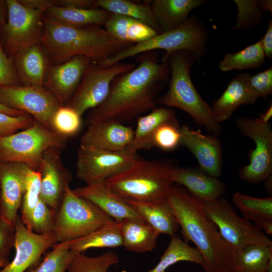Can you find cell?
<instances>
[{
  "mask_svg": "<svg viewBox=\"0 0 272 272\" xmlns=\"http://www.w3.org/2000/svg\"><path fill=\"white\" fill-rule=\"evenodd\" d=\"M144 54L137 66L113 80L104 101L90 110L86 124L109 120L123 123L156 107L157 95L168 79L170 70L165 61H159L156 52Z\"/></svg>",
  "mask_w": 272,
  "mask_h": 272,
  "instance_id": "obj_1",
  "label": "cell"
},
{
  "mask_svg": "<svg viewBox=\"0 0 272 272\" xmlns=\"http://www.w3.org/2000/svg\"><path fill=\"white\" fill-rule=\"evenodd\" d=\"M167 201L186 242L196 246L203 259L204 272H232L236 252L221 235L198 199L186 189L174 186Z\"/></svg>",
  "mask_w": 272,
  "mask_h": 272,
  "instance_id": "obj_2",
  "label": "cell"
},
{
  "mask_svg": "<svg viewBox=\"0 0 272 272\" xmlns=\"http://www.w3.org/2000/svg\"><path fill=\"white\" fill-rule=\"evenodd\" d=\"M41 44L55 64L77 55L101 62L133 45L117 40L100 26H70L45 16Z\"/></svg>",
  "mask_w": 272,
  "mask_h": 272,
  "instance_id": "obj_3",
  "label": "cell"
},
{
  "mask_svg": "<svg viewBox=\"0 0 272 272\" xmlns=\"http://www.w3.org/2000/svg\"><path fill=\"white\" fill-rule=\"evenodd\" d=\"M177 166L173 160H148L137 156L129 166L106 179L105 183L125 200H164L174 186L172 173Z\"/></svg>",
  "mask_w": 272,
  "mask_h": 272,
  "instance_id": "obj_4",
  "label": "cell"
},
{
  "mask_svg": "<svg viewBox=\"0 0 272 272\" xmlns=\"http://www.w3.org/2000/svg\"><path fill=\"white\" fill-rule=\"evenodd\" d=\"M200 58L192 53L179 50L162 58L169 68L171 78L168 90L158 97L157 105L179 108L190 115L197 124L218 136L221 126L215 120L212 107L201 97L191 80L190 71Z\"/></svg>",
  "mask_w": 272,
  "mask_h": 272,
  "instance_id": "obj_5",
  "label": "cell"
},
{
  "mask_svg": "<svg viewBox=\"0 0 272 272\" xmlns=\"http://www.w3.org/2000/svg\"><path fill=\"white\" fill-rule=\"evenodd\" d=\"M209 37L205 25L193 16L178 28L133 44L99 63L103 66L111 65L126 58L158 49L166 51L162 58L179 50L189 51L200 58L206 53V44Z\"/></svg>",
  "mask_w": 272,
  "mask_h": 272,
  "instance_id": "obj_6",
  "label": "cell"
},
{
  "mask_svg": "<svg viewBox=\"0 0 272 272\" xmlns=\"http://www.w3.org/2000/svg\"><path fill=\"white\" fill-rule=\"evenodd\" d=\"M66 138L34 120L25 129L0 137V162L23 163L38 171L44 153L63 148Z\"/></svg>",
  "mask_w": 272,
  "mask_h": 272,
  "instance_id": "obj_7",
  "label": "cell"
},
{
  "mask_svg": "<svg viewBox=\"0 0 272 272\" xmlns=\"http://www.w3.org/2000/svg\"><path fill=\"white\" fill-rule=\"evenodd\" d=\"M113 221L94 203L76 194L69 184L57 211L52 233L56 242H64L86 236Z\"/></svg>",
  "mask_w": 272,
  "mask_h": 272,
  "instance_id": "obj_8",
  "label": "cell"
},
{
  "mask_svg": "<svg viewBox=\"0 0 272 272\" xmlns=\"http://www.w3.org/2000/svg\"><path fill=\"white\" fill-rule=\"evenodd\" d=\"M8 18L0 26V40L9 57L20 50L41 44L45 12L27 7L19 0H7Z\"/></svg>",
  "mask_w": 272,
  "mask_h": 272,
  "instance_id": "obj_9",
  "label": "cell"
},
{
  "mask_svg": "<svg viewBox=\"0 0 272 272\" xmlns=\"http://www.w3.org/2000/svg\"><path fill=\"white\" fill-rule=\"evenodd\" d=\"M199 201L223 238L236 251L252 244L272 245L271 240L265 233L249 221L238 216L226 198L222 197L213 200Z\"/></svg>",
  "mask_w": 272,
  "mask_h": 272,
  "instance_id": "obj_10",
  "label": "cell"
},
{
  "mask_svg": "<svg viewBox=\"0 0 272 272\" xmlns=\"http://www.w3.org/2000/svg\"><path fill=\"white\" fill-rule=\"evenodd\" d=\"M135 66L134 63L121 62L103 66L92 61L67 105L82 116L86 111L96 107L104 101L116 77Z\"/></svg>",
  "mask_w": 272,
  "mask_h": 272,
  "instance_id": "obj_11",
  "label": "cell"
},
{
  "mask_svg": "<svg viewBox=\"0 0 272 272\" xmlns=\"http://www.w3.org/2000/svg\"><path fill=\"white\" fill-rule=\"evenodd\" d=\"M236 125L242 134L252 139L255 149L249 152V163L242 167L239 176L251 184L264 181L272 173V129L259 118L240 117Z\"/></svg>",
  "mask_w": 272,
  "mask_h": 272,
  "instance_id": "obj_12",
  "label": "cell"
},
{
  "mask_svg": "<svg viewBox=\"0 0 272 272\" xmlns=\"http://www.w3.org/2000/svg\"><path fill=\"white\" fill-rule=\"evenodd\" d=\"M0 102L32 116L35 120L52 130L53 116L62 106L44 86L21 85L0 87Z\"/></svg>",
  "mask_w": 272,
  "mask_h": 272,
  "instance_id": "obj_13",
  "label": "cell"
},
{
  "mask_svg": "<svg viewBox=\"0 0 272 272\" xmlns=\"http://www.w3.org/2000/svg\"><path fill=\"white\" fill-rule=\"evenodd\" d=\"M137 157L129 147L110 151L80 144L77 153V177L86 185L106 179L126 168Z\"/></svg>",
  "mask_w": 272,
  "mask_h": 272,
  "instance_id": "obj_14",
  "label": "cell"
},
{
  "mask_svg": "<svg viewBox=\"0 0 272 272\" xmlns=\"http://www.w3.org/2000/svg\"><path fill=\"white\" fill-rule=\"evenodd\" d=\"M15 255L0 272H26L37 265L42 254L56 242L53 233L39 234L28 229L18 215L14 225Z\"/></svg>",
  "mask_w": 272,
  "mask_h": 272,
  "instance_id": "obj_15",
  "label": "cell"
},
{
  "mask_svg": "<svg viewBox=\"0 0 272 272\" xmlns=\"http://www.w3.org/2000/svg\"><path fill=\"white\" fill-rule=\"evenodd\" d=\"M30 168L23 163L0 162V217L14 228Z\"/></svg>",
  "mask_w": 272,
  "mask_h": 272,
  "instance_id": "obj_16",
  "label": "cell"
},
{
  "mask_svg": "<svg viewBox=\"0 0 272 272\" xmlns=\"http://www.w3.org/2000/svg\"><path fill=\"white\" fill-rule=\"evenodd\" d=\"M180 145L188 149L196 158L199 168L219 178L222 174V143L217 136L203 134L186 125L180 127Z\"/></svg>",
  "mask_w": 272,
  "mask_h": 272,
  "instance_id": "obj_17",
  "label": "cell"
},
{
  "mask_svg": "<svg viewBox=\"0 0 272 272\" xmlns=\"http://www.w3.org/2000/svg\"><path fill=\"white\" fill-rule=\"evenodd\" d=\"M59 149L46 150L38 170L41 177L40 198L56 211L62 202L65 187L72 180L71 173L62 164Z\"/></svg>",
  "mask_w": 272,
  "mask_h": 272,
  "instance_id": "obj_18",
  "label": "cell"
},
{
  "mask_svg": "<svg viewBox=\"0 0 272 272\" xmlns=\"http://www.w3.org/2000/svg\"><path fill=\"white\" fill-rule=\"evenodd\" d=\"M92 61L86 56L77 55L62 63L50 66L44 87L56 97L61 105L69 101Z\"/></svg>",
  "mask_w": 272,
  "mask_h": 272,
  "instance_id": "obj_19",
  "label": "cell"
},
{
  "mask_svg": "<svg viewBox=\"0 0 272 272\" xmlns=\"http://www.w3.org/2000/svg\"><path fill=\"white\" fill-rule=\"evenodd\" d=\"M134 130L115 120L88 125L80 139V144L97 149L119 151L129 147L133 138Z\"/></svg>",
  "mask_w": 272,
  "mask_h": 272,
  "instance_id": "obj_20",
  "label": "cell"
},
{
  "mask_svg": "<svg viewBox=\"0 0 272 272\" xmlns=\"http://www.w3.org/2000/svg\"><path fill=\"white\" fill-rule=\"evenodd\" d=\"M73 191L94 203L116 222L129 218L143 220L125 199L106 186L105 181L77 187Z\"/></svg>",
  "mask_w": 272,
  "mask_h": 272,
  "instance_id": "obj_21",
  "label": "cell"
},
{
  "mask_svg": "<svg viewBox=\"0 0 272 272\" xmlns=\"http://www.w3.org/2000/svg\"><path fill=\"white\" fill-rule=\"evenodd\" d=\"M174 183L183 186L199 200L210 201L223 197L226 191L225 184L219 178L213 177L199 168L180 167L173 171Z\"/></svg>",
  "mask_w": 272,
  "mask_h": 272,
  "instance_id": "obj_22",
  "label": "cell"
},
{
  "mask_svg": "<svg viewBox=\"0 0 272 272\" xmlns=\"http://www.w3.org/2000/svg\"><path fill=\"white\" fill-rule=\"evenodd\" d=\"M251 75L242 73L233 78L212 107L215 120L219 124L228 120L243 105L253 104L258 99L251 89L249 80Z\"/></svg>",
  "mask_w": 272,
  "mask_h": 272,
  "instance_id": "obj_23",
  "label": "cell"
},
{
  "mask_svg": "<svg viewBox=\"0 0 272 272\" xmlns=\"http://www.w3.org/2000/svg\"><path fill=\"white\" fill-rule=\"evenodd\" d=\"M13 59L20 85L44 86L50 61L41 44L20 50Z\"/></svg>",
  "mask_w": 272,
  "mask_h": 272,
  "instance_id": "obj_24",
  "label": "cell"
},
{
  "mask_svg": "<svg viewBox=\"0 0 272 272\" xmlns=\"http://www.w3.org/2000/svg\"><path fill=\"white\" fill-rule=\"evenodd\" d=\"M138 215L159 235L170 237L179 228L173 212L166 200L159 201L126 200Z\"/></svg>",
  "mask_w": 272,
  "mask_h": 272,
  "instance_id": "obj_25",
  "label": "cell"
},
{
  "mask_svg": "<svg viewBox=\"0 0 272 272\" xmlns=\"http://www.w3.org/2000/svg\"><path fill=\"white\" fill-rule=\"evenodd\" d=\"M205 2L203 0H153L151 7L161 33L175 29L188 19L192 10Z\"/></svg>",
  "mask_w": 272,
  "mask_h": 272,
  "instance_id": "obj_26",
  "label": "cell"
},
{
  "mask_svg": "<svg viewBox=\"0 0 272 272\" xmlns=\"http://www.w3.org/2000/svg\"><path fill=\"white\" fill-rule=\"evenodd\" d=\"M167 122L178 123V121L175 111L164 106L156 107L148 114L139 117L129 148L137 153L139 150L153 148V137L155 131L161 125Z\"/></svg>",
  "mask_w": 272,
  "mask_h": 272,
  "instance_id": "obj_27",
  "label": "cell"
},
{
  "mask_svg": "<svg viewBox=\"0 0 272 272\" xmlns=\"http://www.w3.org/2000/svg\"><path fill=\"white\" fill-rule=\"evenodd\" d=\"M116 222L122 240V246L126 250L145 253L155 248L159 234L144 220L129 218Z\"/></svg>",
  "mask_w": 272,
  "mask_h": 272,
  "instance_id": "obj_28",
  "label": "cell"
},
{
  "mask_svg": "<svg viewBox=\"0 0 272 272\" xmlns=\"http://www.w3.org/2000/svg\"><path fill=\"white\" fill-rule=\"evenodd\" d=\"M105 30L117 40L132 44L147 40L158 33L145 23L121 15L111 14Z\"/></svg>",
  "mask_w": 272,
  "mask_h": 272,
  "instance_id": "obj_29",
  "label": "cell"
},
{
  "mask_svg": "<svg viewBox=\"0 0 272 272\" xmlns=\"http://www.w3.org/2000/svg\"><path fill=\"white\" fill-rule=\"evenodd\" d=\"M58 243L78 254L93 248L118 247L122 245V240L117 223L113 221L86 236Z\"/></svg>",
  "mask_w": 272,
  "mask_h": 272,
  "instance_id": "obj_30",
  "label": "cell"
},
{
  "mask_svg": "<svg viewBox=\"0 0 272 272\" xmlns=\"http://www.w3.org/2000/svg\"><path fill=\"white\" fill-rule=\"evenodd\" d=\"M111 13L100 8L79 9L54 6L44 16L59 23L73 26H104Z\"/></svg>",
  "mask_w": 272,
  "mask_h": 272,
  "instance_id": "obj_31",
  "label": "cell"
},
{
  "mask_svg": "<svg viewBox=\"0 0 272 272\" xmlns=\"http://www.w3.org/2000/svg\"><path fill=\"white\" fill-rule=\"evenodd\" d=\"M96 6L111 14L121 15L140 21L152 27L158 34L161 33L155 20L150 1L136 3L127 0H96Z\"/></svg>",
  "mask_w": 272,
  "mask_h": 272,
  "instance_id": "obj_32",
  "label": "cell"
},
{
  "mask_svg": "<svg viewBox=\"0 0 272 272\" xmlns=\"http://www.w3.org/2000/svg\"><path fill=\"white\" fill-rule=\"evenodd\" d=\"M170 242L160 257L157 264L147 272H166L174 264L187 261L203 265V259L196 248L189 245L187 242L177 235L170 237Z\"/></svg>",
  "mask_w": 272,
  "mask_h": 272,
  "instance_id": "obj_33",
  "label": "cell"
},
{
  "mask_svg": "<svg viewBox=\"0 0 272 272\" xmlns=\"http://www.w3.org/2000/svg\"><path fill=\"white\" fill-rule=\"evenodd\" d=\"M236 260L232 272H265L272 257V245H248L236 251Z\"/></svg>",
  "mask_w": 272,
  "mask_h": 272,
  "instance_id": "obj_34",
  "label": "cell"
},
{
  "mask_svg": "<svg viewBox=\"0 0 272 272\" xmlns=\"http://www.w3.org/2000/svg\"><path fill=\"white\" fill-rule=\"evenodd\" d=\"M265 57L259 40L239 51L226 53L218 67L223 72L255 69L264 63Z\"/></svg>",
  "mask_w": 272,
  "mask_h": 272,
  "instance_id": "obj_35",
  "label": "cell"
},
{
  "mask_svg": "<svg viewBox=\"0 0 272 272\" xmlns=\"http://www.w3.org/2000/svg\"><path fill=\"white\" fill-rule=\"evenodd\" d=\"M235 207L243 217L255 225L265 219H272V197H255L235 192L232 197Z\"/></svg>",
  "mask_w": 272,
  "mask_h": 272,
  "instance_id": "obj_36",
  "label": "cell"
},
{
  "mask_svg": "<svg viewBox=\"0 0 272 272\" xmlns=\"http://www.w3.org/2000/svg\"><path fill=\"white\" fill-rule=\"evenodd\" d=\"M119 261L117 254L111 251L96 256H89L80 253L75 255L66 270L67 272H109V269L117 264Z\"/></svg>",
  "mask_w": 272,
  "mask_h": 272,
  "instance_id": "obj_37",
  "label": "cell"
},
{
  "mask_svg": "<svg viewBox=\"0 0 272 272\" xmlns=\"http://www.w3.org/2000/svg\"><path fill=\"white\" fill-rule=\"evenodd\" d=\"M40 172L30 168L26 176L25 190L20 207V217L23 223L30 230L33 213L40 199Z\"/></svg>",
  "mask_w": 272,
  "mask_h": 272,
  "instance_id": "obj_38",
  "label": "cell"
},
{
  "mask_svg": "<svg viewBox=\"0 0 272 272\" xmlns=\"http://www.w3.org/2000/svg\"><path fill=\"white\" fill-rule=\"evenodd\" d=\"M51 247L41 262L26 272H65L76 254L58 243Z\"/></svg>",
  "mask_w": 272,
  "mask_h": 272,
  "instance_id": "obj_39",
  "label": "cell"
},
{
  "mask_svg": "<svg viewBox=\"0 0 272 272\" xmlns=\"http://www.w3.org/2000/svg\"><path fill=\"white\" fill-rule=\"evenodd\" d=\"M237 9L236 24L230 29L245 30L259 25L263 20L262 11L258 7L257 1L234 0Z\"/></svg>",
  "mask_w": 272,
  "mask_h": 272,
  "instance_id": "obj_40",
  "label": "cell"
},
{
  "mask_svg": "<svg viewBox=\"0 0 272 272\" xmlns=\"http://www.w3.org/2000/svg\"><path fill=\"white\" fill-rule=\"evenodd\" d=\"M81 115L73 108L66 105L60 106L52 120V129L65 137L75 134L81 126Z\"/></svg>",
  "mask_w": 272,
  "mask_h": 272,
  "instance_id": "obj_41",
  "label": "cell"
},
{
  "mask_svg": "<svg viewBox=\"0 0 272 272\" xmlns=\"http://www.w3.org/2000/svg\"><path fill=\"white\" fill-rule=\"evenodd\" d=\"M180 126L178 123L167 122L161 125L153 137V147L170 151L180 145Z\"/></svg>",
  "mask_w": 272,
  "mask_h": 272,
  "instance_id": "obj_42",
  "label": "cell"
},
{
  "mask_svg": "<svg viewBox=\"0 0 272 272\" xmlns=\"http://www.w3.org/2000/svg\"><path fill=\"white\" fill-rule=\"evenodd\" d=\"M56 212L40 198L33 213L31 230L39 234L52 233Z\"/></svg>",
  "mask_w": 272,
  "mask_h": 272,
  "instance_id": "obj_43",
  "label": "cell"
},
{
  "mask_svg": "<svg viewBox=\"0 0 272 272\" xmlns=\"http://www.w3.org/2000/svg\"><path fill=\"white\" fill-rule=\"evenodd\" d=\"M31 116L28 114L12 116L0 112V137L14 133L31 125L33 122Z\"/></svg>",
  "mask_w": 272,
  "mask_h": 272,
  "instance_id": "obj_44",
  "label": "cell"
},
{
  "mask_svg": "<svg viewBox=\"0 0 272 272\" xmlns=\"http://www.w3.org/2000/svg\"><path fill=\"white\" fill-rule=\"evenodd\" d=\"M19 85L13 57L6 54L0 40V87Z\"/></svg>",
  "mask_w": 272,
  "mask_h": 272,
  "instance_id": "obj_45",
  "label": "cell"
},
{
  "mask_svg": "<svg viewBox=\"0 0 272 272\" xmlns=\"http://www.w3.org/2000/svg\"><path fill=\"white\" fill-rule=\"evenodd\" d=\"M252 91L261 98H266L272 93V67L250 76L249 80Z\"/></svg>",
  "mask_w": 272,
  "mask_h": 272,
  "instance_id": "obj_46",
  "label": "cell"
},
{
  "mask_svg": "<svg viewBox=\"0 0 272 272\" xmlns=\"http://www.w3.org/2000/svg\"><path fill=\"white\" fill-rule=\"evenodd\" d=\"M14 228L0 217V257L7 258L14 243Z\"/></svg>",
  "mask_w": 272,
  "mask_h": 272,
  "instance_id": "obj_47",
  "label": "cell"
},
{
  "mask_svg": "<svg viewBox=\"0 0 272 272\" xmlns=\"http://www.w3.org/2000/svg\"><path fill=\"white\" fill-rule=\"evenodd\" d=\"M56 6L79 9L97 8L96 1L91 0H57Z\"/></svg>",
  "mask_w": 272,
  "mask_h": 272,
  "instance_id": "obj_48",
  "label": "cell"
},
{
  "mask_svg": "<svg viewBox=\"0 0 272 272\" xmlns=\"http://www.w3.org/2000/svg\"><path fill=\"white\" fill-rule=\"evenodd\" d=\"M19 1L27 7L44 12L48 9L57 5V1L55 0H19Z\"/></svg>",
  "mask_w": 272,
  "mask_h": 272,
  "instance_id": "obj_49",
  "label": "cell"
},
{
  "mask_svg": "<svg viewBox=\"0 0 272 272\" xmlns=\"http://www.w3.org/2000/svg\"><path fill=\"white\" fill-rule=\"evenodd\" d=\"M263 51L268 59L272 58V21L268 23V27L263 38L260 40Z\"/></svg>",
  "mask_w": 272,
  "mask_h": 272,
  "instance_id": "obj_50",
  "label": "cell"
},
{
  "mask_svg": "<svg viewBox=\"0 0 272 272\" xmlns=\"http://www.w3.org/2000/svg\"><path fill=\"white\" fill-rule=\"evenodd\" d=\"M258 229L262 230L269 236L272 235V219L263 220L254 225Z\"/></svg>",
  "mask_w": 272,
  "mask_h": 272,
  "instance_id": "obj_51",
  "label": "cell"
},
{
  "mask_svg": "<svg viewBox=\"0 0 272 272\" xmlns=\"http://www.w3.org/2000/svg\"><path fill=\"white\" fill-rule=\"evenodd\" d=\"M8 18V5L7 0H0V26L4 25Z\"/></svg>",
  "mask_w": 272,
  "mask_h": 272,
  "instance_id": "obj_52",
  "label": "cell"
},
{
  "mask_svg": "<svg viewBox=\"0 0 272 272\" xmlns=\"http://www.w3.org/2000/svg\"><path fill=\"white\" fill-rule=\"evenodd\" d=\"M0 112L12 116H20L27 114L21 111L10 108L0 102Z\"/></svg>",
  "mask_w": 272,
  "mask_h": 272,
  "instance_id": "obj_53",
  "label": "cell"
},
{
  "mask_svg": "<svg viewBox=\"0 0 272 272\" xmlns=\"http://www.w3.org/2000/svg\"><path fill=\"white\" fill-rule=\"evenodd\" d=\"M258 7L263 11H269L272 13V1L271 0L257 1Z\"/></svg>",
  "mask_w": 272,
  "mask_h": 272,
  "instance_id": "obj_54",
  "label": "cell"
},
{
  "mask_svg": "<svg viewBox=\"0 0 272 272\" xmlns=\"http://www.w3.org/2000/svg\"><path fill=\"white\" fill-rule=\"evenodd\" d=\"M272 117V106L271 105L267 110L259 117L261 121L265 123H269V121Z\"/></svg>",
  "mask_w": 272,
  "mask_h": 272,
  "instance_id": "obj_55",
  "label": "cell"
},
{
  "mask_svg": "<svg viewBox=\"0 0 272 272\" xmlns=\"http://www.w3.org/2000/svg\"><path fill=\"white\" fill-rule=\"evenodd\" d=\"M271 175L264 181L266 189L269 194H271Z\"/></svg>",
  "mask_w": 272,
  "mask_h": 272,
  "instance_id": "obj_56",
  "label": "cell"
},
{
  "mask_svg": "<svg viewBox=\"0 0 272 272\" xmlns=\"http://www.w3.org/2000/svg\"><path fill=\"white\" fill-rule=\"evenodd\" d=\"M9 262V261L7 258L0 257V268L4 267Z\"/></svg>",
  "mask_w": 272,
  "mask_h": 272,
  "instance_id": "obj_57",
  "label": "cell"
},
{
  "mask_svg": "<svg viewBox=\"0 0 272 272\" xmlns=\"http://www.w3.org/2000/svg\"><path fill=\"white\" fill-rule=\"evenodd\" d=\"M265 272H272V257L269 259Z\"/></svg>",
  "mask_w": 272,
  "mask_h": 272,
  "instance_id": "obj_58",
  "label": "cell"
}]
</instances>
